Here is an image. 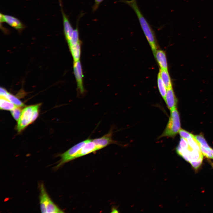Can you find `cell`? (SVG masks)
Wrapping results in <instances>:
<instances>
[{"label":"cell","mask_w":213,"mask_h":213,"mask_svg":"<svg viewBox=\"0 0 213 213\" xmlns=\"http://www.w3.org/2000/svg\"><path fill=\"white\" fill-rule=\"evenodd\" d=\"M170 115L166 126L158 138L163 137L173 138L181 129L179 113L176 108L170 110Z\"/></svg>","instance_id":"obj_1"},{"label":"cell","mask_w":213,"mask_h":213,"mask_svg":"<svg viewBox=\"0 0 213 213\" xmlns=\"http://www.w3.org/2000/svg\"><path fill=\"white\" fill-rule=\"evenodd\" d=\"M39 196L40 207L42 213H63L51 200L45 189L43 183L40 185Z\"/></svg>","instance_id":"obj_2"},{"label":"cell","mask_w":213,"mask_h":213,"mask_svg":"<svg viewBox=\"0 0 213 213\" xmlns=\"http://www.w3.org/2000/svg\"><path fill=\"white\" fill-rule=\"evenodd\" d=\"M88 139L75 145L64 153L59 155L61 159L55 167L57 169L64 163L75 159V157L80 149L88 141Z\"/></svg>","instance_id":"obj_3"},{"label":"cell","mask_w":213,"mask_h":213,"mask_svg":"<svg viewBox=\"0 0 213 213\" xmlns=\"http://www.w3.org/2000/svg\"><path fill=\"white\" fill-rule=\"evenodd\" d=\"M33 105L28 106L22 110L18 120L17 128L20 132L30 124L32 123Z\"/></svg>","instance_id":"obj_4"},{"label":"cell","mask_w":213,"mask_h":213,"mask_svg":"<svg viewBox=\"0 0 213 213\" xmlns=\"http://www.w3.org/2000/svg\"><path fill=\"white\" fill-rule=\"evenodd\" d=\"M73 72L77 84L78 92L83 94L85 92L83 84V75L82 68L80 60L73 62Z\"/></svg>","instance_id":"obj_5"},{"label":"cell","mask_w":213,"mask_h":213,"mask_svg":"<svg viewBox=\"0 0 213 213\" xmlns=\"http://www.w3.org/2000/svg\"><path fill=\"white\" fill-rule=\"evenodd\" d=\"M1 22H6L9 25L19 31H21L25 26L18 19L13 16L0 13Z\"/></svg>","instance_id":"obj_6"},{"label":"cell","mask_w":213,"mask_h":213,"mask_svg":"<svg viewBox=\"0 0 213 213\" xmlns=\"http://www.w3.org/2000/svg\"><path fill=\"white\" fill-rule=\"evenodd\" d=\"M62 13L64 34L67 42L70 40L73 34L74 29L70 22L68 16L65 13L63 10L61 2H60Z\"/></svg>","instance_id":"obj_7"},{"label":"cell","mask_w":213,"mask_h":213,"mask_svg":"<svg viewBox=\"0 0 213 213\" xmlns=\"http://www.w3.org/2000/svg\"><path fill=\"white\" fill-rule=\"evenodd\" d=\"M112 130H111L107 133L102 137L92 139L96 145L98 150L109 144L117 143V142L113 140L112 138Z\"/></svg>","instance_id":"obj_8"},{"label":"cell","mask_w":213,"mask_h":213,"mask_svg":"<svg viewBox=\"0 0 213 213\" xmlns=\"http://www.w3.org/2000/svg\"><path fill=\"white\" fill-rule=\"evenodd\" d=\"M164 101L168 108L171 110L176 108L178 100L172 87L167 89Z\"/></svg>","instance_id":"obj_9"},{"label":"cell","mask_w":213,"mask_h":213,"mask_svg":"<svg viewBox=\"0 0 213 213\" xmlns=\"http://www.w3.org/2000/svg\"><path fill=\"white\" fill-rule=\"evenodd\" d=\"M97 148L92 139H88V141L80 149L75 157V158L83 156L98 150Z\"/></svg>","instance_id":"obj_10"},{"label":"cell","mask_w":213,"mask_h":213,"mask_svg":"<svg viewBox=\"0 0 213 213\" xmlns=\"http://www.w3.org/2000/svg\"><path fill=\"white\" fill-rule=\"evenodd\" d=\"M161 69L168 70L165 52L160 50H157L154 55Z\"/></svg>","instance_id":"obj_11"},{"label":"cell","mask_w":213,"mask_h":213,"mask_svg":"<svg viewBox=\"0 0 213 213\" xmlns=\"http://www.w3.org/2000/svg\"><path fill=\"white\" fill-rule=\"evenodd\" d=\"M0 96L5 97L17 106L22 107L24 106V104L16 97L1 88L0 89Z\"/></svg>","instance_id":"obj_12"},{"label":"cell","mask_w":213,"mask_h":213,"mask_svg":"<svg viewBox=\"0 0 213 213\" xmlns=\"http://www.w3.org/2000/svg\"><path fill=\"white\" fill-rule=\"evenodd\" d=\"M81 42L76 45L69 47L73 59V62L80 60L81 52Z\"/></svg>","instance_id":"obj_13"},{"label":"cell","mask_w":213,"mask_h":213,"mask_svg":"<svg viewBox=\"0 0 213 213\" xmlns=\"http://www.w3.org/2000/svg\"><path fill=\"white\" fill-rule=\"evenodd\" d=\"M159 74L167 89L172 87L171 81L168 70L160 68Z\"/></svg>","instance_id":"obj_14"},{"label":"cell","mask_w":213,"mask_h":213,"mask_svg":"<svg viewBox=\"0 0 213 213\" xmlns=\"http://www.w3.org/2000/svg\"><path fill=\"white\" fill-rule=\"evenodd\" d=\"M0 108L1 109L11 111L17 106L7 99L2 96H0Z\"/></svg>","instance_id":"obj_15"},{"label":"cell","mask_w":213,"mask_h":213,"mask_svg":"<svg viewBox=\"0 0 213 213\" xmlns=\"http://www.w3.org/2000/svg\"><path fill=\"white\" fill-rule=\"evenodd\" d=\"M157 82L159 93L164 100L167 93V89L159 73L157 77Z\"/></svg>","instance_id":"obj_16"},{"label":"cell","mask_w":213,"mask_h":213,"mask_svg":"<svg viewBox=\"0 0 213 213\" xmlns=\"http://www.w3.org/2000/svg\"><path fill=\"white\" fill-rule=\"evenodd\" d=\"M186 140L191 148L201 151L199 143L195 138L194 135Z\"/></svg>","instance_id":"obj_17"},{"label":"cell","mask_w":213,"mask_h":213,"mask_svg":"<svg viewBox=\"0 0 213 213\" xmlns=\"http://www.w3.org/2000/svg\"><path fill=\"white\" fill-rule=\"evenodd\" d=\"M194 137L199 143L200 146L207 149H211L208 145L203 135L201 134L197 135L194 136Z\"/></svg>","instance_id":"obj_18"},{"label":"cell","mask_w":213,"mask_h":213,"mask_svg":"<svg viewBox=\"0 0 213 213\" xmlns=\"http://www.w3.org/2000/svg\"><path fill=\"white\" fill-rule=\"evenodd\" d=\"M22 110L21 107L16 106L11 111L12 116L16 121H17L19 120Z\"/></svg>","instance_id":"obj_19"},{"label":"cell","mask_w":213,"mask_h":213,"mask_svg":"<svg viewBox=\"0 0 213 213\" xmlns=\"http://www.w3.org/2000/svg\"><path fill=\"white\" fill-rule=\"evenodd\" d=\"M200 148L201 151L204 156L208 158L213 159L211 149H207L201 146H200Z\"/></svg>","instance_id":"obj_20"},{"label":"cell","mask_w":213,"mask_h":213,"mask_svg":"<svg viewBox=\"0 0 213 213\" xmlns=\"http://www.w3.org/2000/svg\"><path fill=\"white\" fill-rule=\"evenodd\" d=\"M179 134L181 138L186 140L192 136L193 135L183 129H180L179 132Z\"/></svg>","instance_id":"obj_21"},{"label":"cell","mask_w":213,"mask_h":213,"mask_svg":"<svg viewBox=\"0 0 213 213\" xmlns=\"http://www.w3.org/2000/svg\"><path fill=\"white\" fill-rule=\"evenodd\" d=\"M179 145L182 148L184 149H188L189 147L187 140L182 138H180Z\"/></svg>","instance_id":"obj_22"},{"label":"cell","mask_w":213,"mask_h":213,"mask_svg":"<svg viewBox=\"0 0 213 213\" xmlns=\"http://www.w3.org/2000/svg\"><path fill=\"white\" fill-rule=\"evenodd\" d=\"M203 157L200 158L196 161H191L190 162L192 166L195 169L198 168L201 165Z\"/></svg>","instance_id":"obj_23"},{"label":"cell","mask_w":213,"mask_h":213,"mask_svg":"<svg viewBox=\"0 0 213 213\" xmlns=\"http://www.w3.org/2000/svg\"><path fill=\"white\" fill-rule=\"evenodd\" d=\"M104 0H94V3L92 7V11L95 12L99 8L100 4Z\"/></svg>","instance_id":"obj_24"},{"label":"cell","mask_w":213,"mask_h":213,"mask_svg":"<svg viewBox=\"0 0 213 213\" xmlns=\"http://www.w3.org/2000/svg\"><path fill=\"white\" fill-rule=\"evenodd\" d=\"M118 210L115 208H113L112 209V213H118Z\"/></svg>","instance_id":"obj_25"},{"label":"cell","mask_w":213,"mask_h":213,"mask_svg":"<svg viewBox=\"0 0 213 213\" xmlns=\"http://www.w3.org/2000/svg\"><path fill=\"white\" fill-rule=\"evenodd\" d=\"M211 152H212V155L213 156V149H212L211 148Z\"/></svg>","instance_id":"obj_26"}]
</instances>
